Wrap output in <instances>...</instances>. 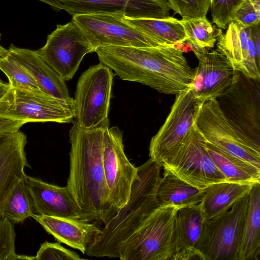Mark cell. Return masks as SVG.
Returning <instances> with one entry per match:
<instances>
[{
  "label": "cell",
  "mask_w": 260,
  "mask_h": 260,
  "mask_svg": "<svg viewBox=\"0 0 260 260\" xmlns=\"http://www.w3.org/2000/svg\"><path fill=\"white\" fill-rule=\"evenodd\" d=\"M102 129L85 130L75 120L70 131L71 144L67 187L81 219L105 225L118 209L111 203L103 164Z\"/></svg>",
  "instance_id": "obj_1"
},
{
  "label": "cell",
  "mask_w": 260,
  "mask_h": 260,
  "mask_svg": "<svg viewBox=\"0 0 260 260\" xmlns=\"http://www.w3.org/2000/svg\"><path fill=\"white\" fill-rule=\"evenodd\" d=\"M94 52L100 62L122 80L147 85L161 93L176 95L190 88L194 80V70L183 51L175 47L105 46Z\"/></svg>",
  "instance_id": "obj_2"
},
{
  "label": "cell",
  "mask_w": 260,
  "mask_h": 260,
  "mask_svg": "<svg viewBox=\"0 0 260 260\" xmlns=\"http://www.w3.org/2000/svg\"><path fill=\"white\" fill-rule=\"evenodd\" d=\"M161 167L150 158L138 167V177L132 185L128 201L94 238L86 251L87 256L118 257L121 245L159 206L156 192Z\"/></svg>",
  "instance_id": "obj_3"
},
{
  "label": "cell",
  "mask_w": 260,
  "mask_h": 260,
  "mask_svg": "<svg viewBox=\"0 0 260 260\" xmlns=\"http://www.w3.org/2000/svg\"><path fill=\"white\" fill-rule=\"evenodd\" d=\"M179 207L158 206L121 245V260H172L175 216Z\"/></svg>",
  "instance_id": "obj_4"
},
{
  "label": "cell",
  "mask_w": 260,
  "mask_h": 260,
  "mask_svg": "<svg viewBox=\"0 0 260 260\" xmlns=\"http://www.w3.org/2000/svg\"><path fill=\"white\" fill-rule=\"evenodd\" d=\"M248 203L249 193L226 211L204 219L196 246L200 259L238 260Z\"/></svg>",
  "instance_id": "obj_5"
},
{
  "label": "cell",
  "mask_w": 260,
  "mask_h": 260,
  "mask_svg": "<svg viewBox=\"0 0 260 260\" xmlns=\"http://www.w3.org/2000/svg\"><path fill=\"white\" fill-rule=\"evenodd\" d=\"M193 126L206 142L260 168V145L236 127L224 115L216 99L201 104Z\"/></svg>",
  "instance_id": "obj_6"
},
{
  "label": "cell",
  "mask_w": 260,
  "mask_h": 260,
  "mask_svg": "<svg viewBox=\"0 0 260 260\" xmlns=\"http://www.w3.org/2000/svg\"><path fill=\"white\" fill-rule=\"evenodd\" d=\"M113 74L100 62L90 67L79 77L74 100L75 117L85 130L109 127V111Z\"/></svg>",
  "instance_id": "obj_7"
},
{
  "label": "cell",
  "mask_w": 260,
  "mask_h": 260,
  "mask_svg": "<svg viewBox=\"0 0 260 260\" xmlns=\"http://www.w3.org/2000/svg\"><path fill=\"white\" fill-rule=\"evenodd\" d=\"M0 117L30 122L69 123L75 110L41 90L11 87L0 98Z\"/></svg>",
  "instance_id": "obj_8"
},
{
  "label": "cell",
  "mask_w": 260,
  "mask_h": 260,
  "mask_svg": "<svg viewBox=\"0 0 260 260\" xmlns=\"http://www.w3.org/2000/svg\"><path fill=\"white\" fill-rule=\"evenodd\" d=\"M216 99L236 127L260 145V80L235 71L232 84Z\"/></svg>",
  "instance_id": "obj_9"
},
{
  "label": "cell",
  "mask_w": 260,
  "mask_h": 260,
  "mask_svg": "<svg viewBox=\"0 0 260 260\" xmlns=\"http://www.w3.org/2000/svg\"><path fill=\"white\" fill-rule=\"evenodd\" d=\"M161 167L200 189L227 181L207 152L206 142L194 128Z\"/></svg>",
  "instance_id": "obj_10"
},
{
  "label": "cell",
  "mask_w": 260,
  "mask_h": 260,
  "mask_svg": "<svg viewBox=\"0 0 260 260\" xmlns=\"http://www.w3.org/2000/svg\"><path fill=\"white\" fill-rule=\"evenodd\" d=\"M123 17L107 14L75 15L72 20L80 27L94 51L105 46L165 47L129 24Z\"/></svg>",
  "instance_id": "obj_11"
},
{
  "label": "cell",
  "mask_w": 260,
  "mask_h": 260,
  "mask_svg": "<svg viewBox=\"0 0 260 260\" xmlns=\"http://www.w3.org/2000/svg\"><path fill=\"white\" fill-rule=\"evenodd\" d=\"M64 81L73 78L84 56L94 52L80 27L72 20L58 24L48 36L45 45L36 50Z\"/></svg>",
  "instance_id": "obj_12"
},
{
  "label": "cell",
  "mask_w": 260,
  "mask_h": 260,
  "mask_svg": "<svg viewBox=\"0 0 260 260\" xmlns=\"http://www.w3.org/2000/svg\"><path fill=\"white\" fill-rule=\"evenodd\" d=\"M202 103L191 88L176 94L171 111L158 132L151 138L150 158L161 166L182 144L194 128V119Z\"/></svg>",
  "instance_id": "obj_13"
},
{
  "label": "cell",
  "mask_w": 260,
  "mask_h": 260,
  "mask_svg": "<svg viewBox=\"0 0 260 260\" xmlns=\"http://www.w3.org/2000/svg\"><path fill=\"white\" fill-rule=\"evenodd\" d=\"M122 132L117 126L108 127L103 133V159L110 200L118 210L130 197L132 185L138 177V167L125 155Z\"/></svg>",
  "instance_id": "obj_14"
},
{
  "label": "cell",
  "mask_w": 260,
  "mask_h": 260,
  "mask_svg": "<svg viewBox=\"0 0 260 260\" xmlns=\"http://www.w3.org/2000/svg\"><path fill=\"white\" fill-rule=\"evenodd\" d=\"M72 16L107 14L139 19H168L171 8L166 0H59Z\"/></svg>",
  "instance_id": "obj_15"
},
{
  "label": "cell",
  "mask_w": 260,
  "mask_h": 260,
  "mask_svg": "<svg viewBox=\"0 0 260 260\" xmlns=\"http://www.w3.org/2000/svg\"><path fill=\"white\" fill-rule=\"evenodd\" d=\"M225 34L217 28V50L230 61L235 71L260 80V56L257 55L249 27L234 20Z\"/></svg>",
  "instance_id": "obj_16"
},
{
  "label": "cell",
  "mask_w": 260,
  "mask_h": 260,
  "mask_svg": "<svg viewBox=\"0 0 260 260\" xmlns=\"http://www.w3.org/2000/svg\"><path fill=\"white\" fill-rule=\"evenodd\" d=\"M195 55L199 64L194 69L192 92L202 103L216 99L232 84L235 70L229 60L217 50Z\"/></svg>",
  "instance_id": "obj_17"
},
{
  "label": "cell",
  "mask_w": 260,
  "mask_h": 260,
  "mask_svg": "<svg viewBox=\"0 0 260 260\" xmlns=\"http://www.w3.org/2000/svg\"><path fill=\"white\" fill-rule=\"evenodd\" d=\"M26 142V135L19 130L0 134V221L7 200L25 176V168L29 167L25 151Z\"/></svg>",
  "instance_id": "obj_18"
},
{
  "label": "cell",
  "mask_w": 260,
  "mask_h": 260,
  "mask_svg": "<svg viewBox=\"0 0 260 260\" xmlns=\"http://www.w3.org/2000/svg\"><path fill=\"white\" fill-rule=\"evenodd\" d=\"M24 180L35 214L81 219L80 212L67 186L50 184L26 175Z\"/></svg>",
  "instance_id": "obj_19"
},
{
  "label": "cell",
  "mask_w": 260,
  "mask_h": 260,
  "mask_svg": "<svg viewBox=\"0 0 260 260\" xmlns=\"http://www.w3.org/2000/svg\"><path fill=\"white\" fill-rule=\"evenodd\" d=\"M8 52L27 70L41 91L75 110L74 100L69 94L65 81L40 57L36 51L11 44Z\"/></svg>",
  "instance_id": "obj_20"
},
{
  "label": "cell",
  "mask_w": 260,
  "mask_h": 260,
  "mask_svg": "<svg viewBox=\"0 0 260 260\" xmlns=\"http://www.w3.org/2000/svg\"><path fill=\"white\" fill-rule=\"evenodd\" d=\"M204 219L200 204L179 208L174 221L172 260L200 259L196 246Z\"/></svg>",
  "instance_id": "obj_21"
},
{
  "label": "cell",
  "mask_w": 260,
  "mask_h": 260,
  "mask_svg": "<svg viewBox=\"0 0 260 260\" xmlns=\"http://www.w3.org/2000/svg\"><path fill=\"white\" fill-rule=\"evenodd\" d=\"M32 217L57 241L83 254L102 231L96 224L82 219L36 214Z\"/></svg>",
  "instance_id": "obj_22"
},
{
  "label": "cell",
  "mask_w": 260,
  "mask_h": 260,
  "mask_svg": "<svg viewBox=\"0 0 260 260\" xmlns=\"http://www.w3.org/2000/svg\"><path fill=\"white\" fill-rule=\"evenodd\" d=\"M253 185L225 181L206 188L200 203L205 219H211L230 209L249 193Z\"/></svg>",
  "instance_id": "obj_23"
},
{
  "label": "cell",
  "mask_w": 260,
  "mask_h": 260,
  "mask_svg": "<svg viewBox=\"0 0 260 260\" xmlns=\"http://www.w3.org/2000/svg\"><path fill=\"white\" fill-rule=\"evenodd\" d=\"M205 189H200L164 170L156 192L159 206L174 205L179 208L200 204Z\"/></svg>",
  "instance_id": "obj_24"
},
{
  "label": "cell",
  "mask_w": 260,
  "mask_h": 260,
  "mask_svg": "<svg viewBox=\"0 0 260 260\" xmlns=\"http://www.w3.org/2000/svg\"><path fill=\"white\" fill-rule=\"evenodd\" d=\"M260 254V183L249 193L248 208L238 260H258Z\"/></svg>",
  "instance_id": "obj_25"
},
{
  "label": "cell",
  "mask_w": 260,
  "mask_h": 260,
  "mask_svg": "<svg viewBox=\"0 0 260 260\" xmlns=\"http://www.w3.org/2000/svg\"><path fill=\"white\" fill-rule=\"evenodd\" d=\"M206 148L228 182L249 184L260 183V168L207 142Z\"/></svg>",
  "instance_id": "obj_26"
},
{
  "label": "cell",
  "mask_w": 260,
  "mask_h": 260,
  "mask_svg": "<svg viewBox=\"0 0 260 260\" xmlns=\"http://www.w3.org/2000/svg\"><path fill=\"white\" fill-rule=\"evenodd\" d=\"M123 18L129 24L164 46L174 47L175 43L184 42L187 38L179 20L172 17L168 19Z\"/></svg>",
  "instance_id": "obj_27"
},
{
  "label": "cell",
  "mask_w": 260,
  "mask_h": 260,
  "mask_svg": "<svg viewBox=\"0 0 260 260\" xmlns=\"http://www.w3.org/2000/svg\"><path fill=\"white\" fill-rule=\"evenodd\" d=\"M183 25L192 51L196 55L209 51L216 42L217 28L206 17L190 20H179Z\"/></svg>",
  "instance_id": "obj_28"
},
{
  "label": "cell",
  "mask_w": 260,
  "mask_h": 260,
  "mask_svg": "<svg viewBox=\"0 0 260 260\" xmlns=\"http://www.w3.org/2000/svg\"><path fill=\"white\" fill-rule=\"evenodd\" d=\"M24 178L18 182L10 193L3 211V218L13 223L22 222L35 214L31 198Z\"/></svg>",
  "instance_id": "obj_29"
},
{
  "label": "cell",
  "mask_w": 260,
  "mask_h": 260,
  "mask_svg": "<svg viewBox=\"0 0 260 260\" xmlns=\"http://www.w3.org/2000/svg\"><path fill=\"white\" fill-rule=\"evenodd\" d=\"M0 70L6 75L11 87L37 90H40L27 70L8 52L0 57Z\"/></svg>",
  "instance_id": "obj_30"
},
{
  "label": "cell",
  "mask_w": 260,
  "mask_h": 260,
  "mask_svg": "<svg viewBox=\"0 0 260 260\" xmlns=\"http://www.w3.org/2000/svg\"><path fill=\"white\" fill-rule=\"evenodd\" d=\"M15 238L13 223L3 218L0 221V260H35V256L19 255L15 252Z\"/></svg>",
  "instance_id": "obj_31"
},
{
  "label": "cell",
  "mask_w": 260,
  "mask_h": 260,
  "mask_svg": "<svg viewBox=\"0 0 260 260\" xmlns=\"http://www.w3.org/2000/svg\"><path fill=\"white\" fill-rule=\"evenodd\" d=\"M169 5L182 20L205 17L210 8L211 0H166Z\"/></svg>",
  "instance_id": "obj_32"
},
{
  "label": "cell",
  "mask_w": 260,
  "mask_h": 260,
  "mask_svg": "<svg viewBox=\"0 0 260 260\" xmlns=\"http://www.w3.org/2000/svg\"><path fill=\"white\" fill-rule=\"evenodd\" d=\"M243 1L211 0L210 7L213 22L220 28H227L234 19L236 11Z\"/></svg>",
  "instance_id": "obj_33"
},
{
  "label": "cell",
  "mask_w": 260,
  "mask_h": 260,
  "mask_svg": "<svg viewBox=\"0 0 260 260\" xmlns=\"http://www.w3.org/2000/svg\"><path fill=\"white\" fill-rule=\"evenodd\" d=\"M35 260H82L79 255L61 246L59 243L46 241L38 250Z\"/></svg>",
  "instance_id": "obj_34"
},
{
  "label": "cell",
  "mask_w": 260,
  "mask_h": 260,
  "mask_svg": "<svg viewBox=\"0 0 260 260\" xmlns=\"http://www.w3.org/2000/svg\"><path fill=\"white\" fill-rule=\"evenodd\" d=\"M234 20L247 27L257 25L259 24L260 12L250 0H244L236 11Z\"/></svg>",
  "instance_id": "obj_35"
},
{
  "label": "cell",
  "mask_w": 260,
  "mask_h": 260,
  "mask_svg": "<svg viewBox=\"0 0 260 260\" xmlns=\"http://www.w3.org/2000/svg\"><path fill=\"white\" fill-rule=\"evenodd\" d=\"M26 123L24 121L13 120L0 117V134L14 132L19 130Z\"/></svg>",
  "instance_id": "obj_36"
},
{
  "label": "cell",
  "mask_w": 260,
  "mask_h": 260,
  "mask_svg": "<svg viewBox=\"0 0 260 260\" xmlns=\"http://www.w3.org/2000/svg\"><path fill=\"white\" fill-rule=\"evenodd\" d=\"M252 39L254 44L257 55L260 56V31L259 24L249 26Z\"/></svg>",
  "instance_id": "obj_37"
},
{
  "label": "cell",
  "mask_w": 260,
  "mask_h": 260,
  "mask_svg": "<svg viewBox=\"0 0 260 260\" xmlns=\"http://www.w3.org/2000/svg\"><path fill=\"white\" fill-rule=\"evenodd\" d=\"M43 2L50 6L52 9L55 11H59L64 10L63 5L59 1V0H38Z\"/></svg>",
  "instance_id": "obj_38"
},
{
  "label": "cell",
  "mask_w": 260,
  "mask_h": 260,
  "mask_svg": "<svg viewBox=\"0 0 260 260\" xmlns=\"http://www.w3.org/2000/svg\"><path fill=\"white\" fill-rule=\"evenodd\" d=\"M9 87V83L4 82L0 79V98L5 93Z\"/></svg>",
  "instance_id": "obj_39"
},
{
  "label": "cell",
  "mask_w": 260,
  "mask_h": 260,
  "mask_svg": "<svg viewBox=\"0 0 260 260\" xmlns=\"http://www.w3.org/2000/svg\"><path fill=\"white\" fill-rule=\"evenodd\" d=\"M8 52V50L3 48L0 45V57L5 55Z\"/></svg>",
  "instance_id": "obj_40"
},
{
  "label": "cell",
  "mask_w": 260,
  "mask_h": 260,
  "mask_svg": "<svg viewBox=\"0 0 260 260\" xmlns=\"http://www.w3.org/2000/svg\"><path fill=\"white\" fill-rule=\"evenodd\" d=\"M0 39H1V34H0Z\"/></svg>",
  "instance_id": "obj_41"
}]
</instances>
